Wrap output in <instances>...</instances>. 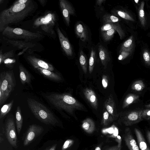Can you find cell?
Instances as JSON below:
<instances>
[{"mask_svg":"<svg viewBox=\"0 0 150 150\" xmlns=\"http://www.w3.org/2000/svg\"><path fill=\"white\" fill-rule=\"evenodd\" d=\"M57 146V144H55L51 146L47 150H55Z\"/></svg>","mask_w":150,"mask_h":150,"instance_id":"cell-49","label":"cell"},{"mask_svg":"<svg viewBox=\"0 0 150 150\" xmlns=\"http://www.w3.org/2000/svg\"><path fill=\"white\" fill-rule=\"evenodd\" d=\"M29 0H18L16 1L13 4V5H15L18 4H24L27 3Z\"/></svg>","mask_w":150,"mask_h":150,"instance_id":"cell-46","label":"cell"},{"mask_svg":"<svg viewBox=\"0 0 150 150\" xmlns=\"http://www.w3.org/2000/svg\"><path fill=\"white\" fill-rule=\"evenodd\" d=\"M83 93L92 107L97 110L98 106V99L93 91L90 88H86L84 89Z\"/></svg>","mask_w":150,"mask_h":150,"instance_id":"cell-16","label":"cell"},{"mask_svg":"<svg viewBox=\"0 0 150 150\" xmlns=\"http://www.w3.org/2000/svg\"><path fill=\"white\" fill-rule=\"evenodd\" d=\"M142 110H134L128 112L121 117L122 122L126 126L138 123L143 120L142 117Z\"/></svg>","mask_w":150,"mask_h":150,"instance_id":"cell-8","label":"cell"},{"mask_svg":"<svg viewBox=\"0 0 150 150\" xmlns=\"http://www.w3.org/2000/svg\"><path fill=\"white\" fill-rule=\"evenodd\" d=\"M7 42L14 47H16L19 50H22V51L20 52L18 55H21L27 50H32L35 49V44L31 42L23 40H11L5 38Z\"/></svg>","mask_w":150,"mask_h":150,"instance_id":"cell-10","label":"cell"},{"mask_svg":"<svg viewBox=\"0 0 150 150\" xmlns=\"http://www.w3.org/2000/svg\"><path fill=\"white\" fill-rule=\"evenodd\" d=\"M5 133L6 138L10 144L15 148L18 147V139L15 124L13 119L9 118L5 125Z\"/></svg>","mask_w":150,"mask_h":150,"instance_id":"cell-7","label":"cell"},{"mask_svg":"<svg viewBox=\"0 0 150 150\" xmlns=\"http://www.w3.org/2000/svg\"><path fill=\"white\" fill-rule=\"evenodd\" d=\"M146 136L148 141L150 144V131L147 130L146 132Z\"/></svg>","mask_w":150,"mask_h":150,"instance_id":"cell-47","label":"cell"},{"mask_svg":"<svg viewBox=\"0 0 150 150\" xmlns=\"http://www.w3.org/2000/svg\"><path fill=\"white\" fill-rule=\"evenodd\" d=\"M102 132L104 134H110V135L108 137L111 138H116L118 134V129L114 125L110 127L104 129L102 130Z\"/></svg>","mask_w":150,"mask_h":150,"instance_id":"cell-28","label":"cell"},{"mask_svg":"<svg viewBox=\"0 0 150 150\" xmlns=\"http://www.w3.org/2000/svg\"><path fill=\"white\" fill-rule=\"evenodd\" d=\"M81 127L86 132L91 134L95 130V125L94 122L92 119L88 118L82 121Z\"/></svg>","mask_w":150,"mask_h":150,"instance_id":"cell-22","label":"cell"},{"mask_svg":"<svg viewBox=\"0 0 150 150\" xmlns=\"http://www.w3.org/2000/svg\"><path fill=\"white\" fill-rule=\"evenodd\" d=\"M98 51L101 63L104 67H106L108 62L110 60L109 54L106 49L101 45H99Z\"/></svg>","mask_w":150,"mask_h":150,"instance_id":"cell-23","label":"cell"},{"mask_svg":"<svg viewBox=\"0 0 150 150\" xmlns=\"http://www.w3.org/2000/svg\"><path fill=\"white\" fill-rule=\"evenodd\" d=\"M46 98L53 105L60 110L65 111L70 115L74 114L76 110H83V105L71 95L67 93H51Z\"/></svg>","mask_w":150,"mask_h":150,"instance_id":"cell-2","label":"cell"},{"mask_svg":"<svg viewBox=\"0 0 150 150\" xmlns=\"http://www.w3.org/2000/svg\"><path fill=\"white\" fill-rule=\"evenodd\" d=\"M74 141L72 139H68L64 142L62 148V150H66L71 147L74 143Z\"/></svg>","mask_w":150,"mask_h":150,"instance_id":"cell-41","label":"cell"},{"mask_svg":"<svg viewBox=\"0 0 150 150\" xmlns=\"http://www.w3.org/2000/svg\"><path fill=\"white\" fill-rule=\"evenodd\" d=\"M13 103V100L4 105L1 108L0 113V119H1L7 114L11 110Z\"/></svg>","mask_w":150,"mask_h":150,"instance_id":"cell-31","label":"cell"},{"mask_svg":"<svg viewBox=\"0 0 150 150\" xmlns=\"http://www.w3.org/2000/svg\"><path fill=\"white\" fill-rule=\"evenodd\" d=\"M113 28L118 32L120 39H122L125 36V33L120 25L118 23H106L101 28V31L103 32Z\"/></svg>","mask_w":150,"mask_h":150,"instance_id":"cell-17","label":"cell"},{"mask_svg":"<svg viewBox=\"0 0 150 150\" xmlns=\"http://www.w3.org/2000/svg\"><path fill=\"white\" fill-rule=\"evenodd\" d=\"M20 78L21 83L23 84L29 83L31 81V76L30 73L22 65L19 66Z\"/></svg>","mask_w":150,"mask_h":150,"instance_id":"cell-21","label":"cell"},{"mask_svg":"<svg viewBox=\"0 0 150 150\" xmlns=\"http://www.w3.org/2000/svg\"><path fill=\"white\" fill-rule=\"evenodd\" d=\"M16 119L17 130L18 134H19L22 129L23 123V118L19 106H17L16 108Z\"/></svg>","mask_w":150,"mask_h":150,"instance_id":"cell-25","label":"cell"},{"mask_svg":"<svg viewBox=\"0 0 150 150\" xmlns=\"http://www.w3.org/2000/svg\"><path fill=\"white\" fill-rule=\"evenodd\" d=\"M114 14L125 20L132 21H135L134 19L129 14L124 11L117 10L114 12Z\"/></svg>","mask_w":150,"mask_h":150,"instance_id":"cell-32","label":"cell"},{"mask_svg":"<svg viewBox=\"0 0 150 150\" xmlns=\"http://www.w3.org/2000/svg\"><path fill=\"white\" fill-rule=\"evenodd\" d=\"M43 130V128L38 125L33 124L30 126L25 137L24 146L28 145L36 137L41 134Z\"/></svg>","mask_w":150,"mask_h":150,"instance_id":"cell-9","label":"cell"},{"mask_svg":"<svg viewBox=\"0 0 150 150\" xmlns=\"http://www.w3.org/2000/svg\"><path fill=\"white\" fill-rule=\"evenodd\" d=\"M114 120L111 115L105 109L103 114L101 125L104 126H106L109 125Z\"/></svg>","mask_w":150,"mask_h":150,"instance_id":"cell-29","label":"cell"},{"mask_svg":"<svg viewBox=\"0 0 150 150\" xmlns=\"http://www.w3.org/2000/svg\"><path fill=\"white\" fill-rule=\"evenodd\" d=\"M57 31L61 47L67 56H72L73 55L72 49L68 39L65 37L59 27L57 28Z\"/></svg>","mask_w":150,"mask_h":150,"instance_id":"cell-14","label":"cell"},{"mask_svg":"<svg viewBox=\"0 0 150 150\" xmlns=\"http://www.w3.org/2000/svg\"><path fill=\"white\" fill-rule=\"evenodd\" d=\"M10 93L0 90V105L2 104L6 100Z\"/></svg>","mask_w":150,"mask_h":150,"instance_id":"cell-39","label":"cell"},{"mask_svg":"<svg viewBox=\"0 0 150 150\" xmlns=\"http://www.w3.org/2000/svg\"><path fill=\"white\" fill-rule=\"evenodd\" d=\"M76 33L77 36L83 41H86L88 39V32L86 27L82 23H77L75 26Z\"/></svg>","mask_w":150,"mask_h":150,"instance_id":"cell-18","label":"cell"},{"mask_svg":"<svg viewBox=\"0 0 150 150\" xmlns=\"http://www.w3.org/2000/svg\"><path fill=\"white\" fill-rule=\"evenodd\" d=\"M96 58V53L95 50L93 48H92L89 60V71L90 74H91L93 71Z\"/></svg>","mask_w":150,"mask_h":150,"instance_id":"cell-33","label":"cell"},{"mask_svg":"<svg viewBox=\"0 0 150 150\" xmlns=\"http://www.w3.org/2000/svg\"><path fill=\"white\" fill-rule=\"evenodd\" d=\"M28 107L35 116L47 125H57L59 123L53 113L43 104L31 98H28Z\"/></svg>","mask_w":150,"mask_h":150,"instance_id":"cell-3","label":"cell"},{"mask_svg":"<svg viewBox=\"0 0 150 150\" xmlns=\"http://www.w3.org/2000/svg\"><path fill=\"white\" fill-rule=\"evenodd\" d=\"M105 109L111 115L114 120H116L119 116L116 104L113 96L110 95L106 99L104 104Z\"/></svg>","mask_w":150,"mask_h":150,"instance_id":"cell-13","label":"cell"},{"mask_svg":"<svg viewBox=\"0 0 150 150\" xmlns=\"http://www.w3.org/2000/svg\"><path fill=\"white\" fill-rule=\"evenodd\" d=\"M16 62L15 59L12 58H9L5 59L3 63L7 67L11 68L13 67Z\"/></svg>","mask_w":150,"mask_h":150,"instance_id":"cell-40","label":"cell"},{"mask_svg":"<svg viewBox=\"0 0 150 150\" xmlns=\"http://www.w3.org/2000/svg\"><path fill=\"white\" fill-rule=\"evenodd\" d=\"M4 140L3 138V137L2 134H0V143H1Z\"/></svg>","mask_w":150,"mask_h":150,"instance_id":"cell-52","label":"cell"},{"mask_svg":"<svg viewBox=\"0 0 150 150\" xmlns=\"http://www.w3.org/2000/svg\"><path fill=\"white\" fill-rule=\"evenodd\" d=\"M134 131L140 149L141 150H150L141 131L137 128H134Z\"/></svg>","mask_w":150,"mask_h":150,"instance_id":"cell-20","label":"cell"},{"mask_svg":"<svg viewBox=\"0 0 150 150\" xmlns=\"http://www.w3.org/2000/svg\"><path fill=\"white\" fill-rule=\"evenodd\" d=\"M105 1L104 0H98L96 1V3L98 5L100 6Z\"/></svg>","mask_w":150,"mask_h":150,"instance_id":"cell-51","label":"cell"},{"mask_svg":"<svg viewBox=\"0 0 150 150\" xmlns=\"http://www.w3.org/2000/svg\"><path fill=\"white\" fill-rule=\"evenodd\" d=\"M36 69L44 76L50 79L57 81H61L62 80L61 76L58 74L41 68H38Z\"/></svg>","mask_w":150,"mask_h":150,"instance_id":"cell-19","label":"cell"},{"mask_svg":"<svg viewBox=\"0 0 150 150\" xmlns=\"http://www.w3.org/2000/svg\"><path fill=\"white\" fill-rule=\"evenodd\" d=\"M142 57L145 64L150 66V52L147 49H144L142 52Z\"/></svg>","mask_w":150,"mask_h":150,"instance_id":"cell-38","label":"cell"},{"mask_svg":"<svg viewBox=\"0 0 150 150\" xmlns=\"http://www.w3.org/2000/svg\"><path fill=\"white\" fill-rule=\"evenodd\" d=\"M103 18V21L106 23H115L120 20L119 18L117 17L109 14L104 15Z\"/></svg>","mask_w":150,"mask_h":150,"instance_id":"cell-35","label":"cell"},{"mask_svg":"<svg viewBox=\"0 0 150 150\" xmlns=\"http://www.w3.org/2000/svg\"><path fill=\"white\" fill-rule=\"evenodd\" d=\"M123 137L125 144L129 150H139V148L129 128H125Z\"/></svg>","mask_w":150,"mask_h":150,"instance_id":"cell-15","label":"cell"},{"mask_svg":"<svg viewBox=\"0 0 150 150\" xmlns=\"http://www.w3.org/2000/svg\"><path fill=\"white\" fill-rule=\"evenodd\" d=\"M142 117L143 119L149 120L150 119V109H146L142 110Z\"/></svg>","mask_w":150,"mask_h":150,"instance_id":"cell-42","label":"cell"},{"mask_svg":"<svg viewBox=\"0 0 150 150\" xmlns=\"http://www.w3.org/2000/svg\"><path fill=\"white\" fill-rule=\"evenodd\" d=\"M134 1H135V3H137V2H139V0H135Z\"/></svg>","mask_w":150,"mask_h":150,"instance_id":"cell-55","label":"cell"},{"mask_svg":"<svg viewBox=\"0 0 150 150\" xmlns=\"http://www.w3.org/2000/svg\"><path fill=\"white\" fill-rule=\"evenodd\" d=\"M134 38L133 35L130 36L122 45L120 51H124L131 52L134 47Z\"/></svg>","mask_w":150,"mask_h":150,"instance_id":"cell-24","label":"cell"},{"mask_svg":"<svg viewBox=\"0 0 150 150\" xmlns=\"http://www.w3.org/2000/svg\"><path fill=\"white\" fill-rule=\"evenodd\" d=\"M118 149L117 145L111 147L107 150H118Z\"/></svg>","mask_w":150,"mask_h":150,"instance_id":"cell-50","label":"cell"},{"mask_svg":"<svg viewBox=\"0 0 150 150\" xmlns=\"http://www.w3.org/2000/svg\"><path fill=\"white\" fill-rule=\"evenodd\" d=\"M118 150H121V148H120L118 149Z\"/></svg>","mask_w":150,"mask_h":150,"instance_id":"cell-56","label":"cell"},{"mask_svg":"<svg viewBox=\"0 0 150 150\" xmlns=\"http://www.w3.org/2000/svg\"><path fill=\"white\" fill-rule=\"evenodd\" d=\"M121 54L119 56L118 59L121 60H122L127 57L131 52H128L121 51Z\"/></svg>","mask_w":150,"mask_h":150,"instance_id":"cell-44","label":"cell"},{"mask_svg":"<svg viewBox=\"0 0 150 150\" xmlns=\"http://www.w3.org/2000/svg\"><path fill=\"white\" fill-rule=\"evenodd\" d=\"M95 150H101V149L100 146H97Z\"/></svg>","mask_w":150,"mask_h":150,"instance_id":"cell-53","label":"cell"},{"mask_svg":"<svg viewBox=\"0 0 150 150\" xmlns=\"http://www.w3.org/2000/svg\"><path fill=\"white\" fill-rule=\"evenodd\" d=\"M38 1L43 6L45 5L47 1L45 0H38Z\"/></svg>","mask_w":150,"mask_h":150,"instance_id":"cell-48","label":"cell"},{"mask_svg":"<svg viewBox=\"0 0 150 150\" xmlns=\"http://www.w3.org/2000/svg\"><path fill=\"white\" fill-rule=\"evenodd\" d=\"M102 86L104 88H106L108 86V80L107 76L105 75H103L102 80Z\"/></svg>","mask_w":150,"mask_h":150,"instance_id":"cell-43","label":"cell"},{"mask_svg":"<svg viewBox=\"0 0 150 150\" xmlns=\"http://www.w3.org/2000/svg\"><path fill=\"white\" fill-rule=\"evenodd\" d=\"M139 98V96L134 94L128 95L125 99L122 105V108H125L130 104L134 103Z\"/></svg>","mask_w":150,"mask_h":150,"instance_id":"cell-27","label":"cell"},{"mask_svg":"<svg viewBox=\"0 0 150 150\" xmlns=\"http://www.w3.org/2000/svg\"><path fill=\"white\" fill-rule=\"evenodd\" d=\"M59 4L63 16L67 25L69 26L70 15L74 14V10L70 3L66 0H60Z\"/></svg>","mask_w":150,"mask_h":150,"instance_id":"cell-12","label":"cell"},{"mask_svg":"<svg viewBox=\"0 0 150 150\" xmlns=\"http://www.w3.org/2000/svg\"><path fill=\"white\" fill-rule=\"evenodd\" d=\"M35 5L31 0L27 3L11 6L0 13V31L2 32L8 25L21 22L35 9Z\"/></svg>","mask_w":150,"mask_h":150,"instance_id":"cell-1","label":"cell"},{"mask_svg":"<svg viewBox=\"0 0 150 150\" xmlns=\"http://www.w3.org/2000/svg\"><path fill=\"white\" fill-rule=\"evenodd\" d=\"M116 141L118 143L117 146L118 149L121 148L122 139L119 135L115 138Z\"/></svg>","mask_w":150,"mask_h":150,"instance_id":"cell-45","label":"cell"},{"mask_svg":"<svg viewBox=\"0 0 150 150\" xmlns=\"http://www.w3.org/2000/svg\"><path fill=\"white\" fill-rule=\"evenodd\" d=\"M145 87V85L143 81L140 80L134 82L131 86L132 90L137 91H142Z\"/></svg>","mask_w":150,"mask_h":150,"instance_id":"cell-34","label":"cell"},{"mask_svg":"<svg viewBox=\"0 0 150 150\" xmlns=\"http://www.w3.org/2000/svg\"><path fill=\"white\" fill-rule=\"evenodd\" d=\"M14 56V53L13 50L7 52L3 53L2 50L0 51V64L3 63L4 61L9 58H12Z\"/></svg>","mask_w":150,"mask_h":150,"instance_id":"cell-37","label":"cell"},{"mask_svg":"<svg viewBox=\"0 0 150 150\" xmlns=\"http://www.w3.org/2000/svg\"><path fill=\"white\" fill-rule=\"evenodd\" d=\"M145 106L147 108H150V103L148 104H147L145 105Z\"/></svg>","mask_w":150,"mask_h":150,"instance_id":"cell-54","label":"cell"},{"mask_svg":"<svg viewBox=\"0 0 150 150\" xmlns=\"http://www.w3.org/2000/svg\"><path fill=\"white\" fill-rule=\"evenodd\" d=\"M27 59L35 68H41L52 71L54 70V68L51 64L35 56H28Z\"/></svg>","mask_w":150,"mask_h":150,"instance_id":"cell-11","label":"cell"},{"mask_svg":"<svg viewBox=\"0 0 150 150\" xmlns=\"http://www.w3.org/2000/svg\"><path fill=\"white\" fill-rule=\"evenodd\" d=\"M56 21L55 14L51 12L37 18L33 23L36 28H40L42 30L51 35H54V27Z\"/></svg>","mask_w":150,"mask_h":150,"instance_id":"cell-5","label":"cell"},{"mask_svg":"<svg viewBox=\"0 0 150 150\" xmlns=\"http://www.w3.org/2000/svg\"><path fill=\"white\" fill-rule=\"evenodd\" d=\"M79 61L83 71L85 73H86L87 65V59L85 55L81 50L80 52Z\"/></svg>","mask_w":150,"mask_h":150,"instance_id":"cell-30","label":"cell"},{"mask_svg":"<svg viewBox=\"0 0 150 150\" xmlns=\"http://www.w3.org/2000/svg\"><path fill=\"white\" fill-rule=\"evenodd\" d=\"M3 35L9 39L29 42L42 37L39 32H32L20 28L6 27L2 32Z\"/></svg>","mask_w":150,"mask_h":150,"instance_id":"cell-4","label":"cell"},{"mask_svg":"<svg viewBox=\"0 0 150 150\" xmlns=\"http://www.w3.org/2000/svg\"><path fill=\"white\" fill-rule=\"evenodd\" d=\"M16 85V81L12 71H5L1 73L0 90L11 93Z\"/></svg>","mask_w":150,"mask_h":150,"instance_id":"cell-6","label":"cell"},{"mask_svg":"<svg viewBox=\"0 0 150 150\" xmlns=\"http://www.w3.org/2000/svg\"><path fill=\"white\" fill-rule=\"evenodd\" d=\"M115 31V29L111 28L107 31L102 32V36L105 41H109L113 37Z\"/></svg>","mask_w":150,"mask_h":150,"instance_id":"cell-36","label":"cell"},{"mask_svg":"<svg viewBox=\"0 0 150 150\" xmlns=\"http://www.w3.org/2000/svg\"><path fill=\"white\" fill-rule=\"evenodd\" d=\"M144 2L142 1L138 9L139 19L141 25L143 27H144L146 24V19L144 9Z\"/></svg>","mask_w":150,"mask_h":150,"instance_id":"cell-26","label":"cell"}]
</instances>
